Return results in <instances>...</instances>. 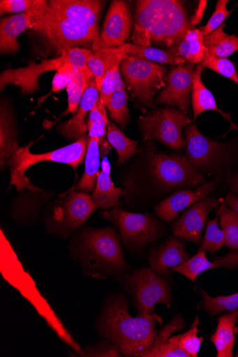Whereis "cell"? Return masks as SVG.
I'll return each instance as SVG.
<instances>
[{"label":"cell","instance_id":"6da1fadb","mask_svg":"<svg viewBox=\"0 0 238 357\" xmlns=\"http://www.w3.org/2000/svg\"><path fill=\"white\" fill-rule=\"evenodd\" d=\"M128 301L116 295L105 302L98 315L95 330L104 339L112 342L123 356L143 357L157 337L156 322L162 319L155 314L147 317H132Z\"/></svg>","mask_w":238,"mask_h":357},{"label":"cell","instance_id":"7a4b0ae2","mask_svg":"<svg viewBox=\"0 0 238 357\" xmlns=\"http://www.w3.org/2000/svg\"><path fill=\"white\" fill-rule=\"evenodd\" d=\"M135 3L131 38L134 45H161L170 48L192 29L185 7L178 0H140Z\"/></svg>","mask_w":238,"mask_h":357},{"label":"cell","instance_id":"3957f363","mask_svg":"<svg viewBox=\"0 0 238 357\" xmlns=\"http://www.w3.org/2000/svg\"><path fill=\"white\" fill-rule=\"evenodd\" d=\"M69 248L84 276L107 279L122 275L129 268L120 238L112 227L86 228L73 238Z\"/></svg>","mask_w":238,"mask_h":357},{"label":"cell","instance_id":"277c9868","mask_svg":"<svg viewBox=\"0 0 238 357\" xmlns=\"http://www.w3.org/2000/svg\"><path fill=\"white\" fill-rule=\"evenodd\" d=\"M88 141L89 136L85 135L70 145L39 154L30 152L29 149L32 142L24 147L17 146L8 159V167L10 171V186L15 185L17 191L41 190L29 182L25 176V172L31 166L43 161L65 164L70 165L75 170L85 158Z\"/></svg>","mask_w":238,"mask_h":357},{"label":"cell","instance_id":"5b68a950","mask_svg":"<svg viewBox=\"0 0 238 357\" xmlns=\"http://www.w3.org/2000/svg\"><path fill=\"white\" fill-rule=\"evenodd\" d=\"M33 30L45 38L61 54L78 46L91 45L93 52L103 49L101 36L84 23L67 19L47 10Z\"/></svg>","mask_w":238,"mask_h":357},{"label":"cell","instance_id":"8992f818","mask_svg":"<svg viewBox=\"0 0 238 357\" xmlns=\"http://www.w3.org/2000/svg\"><path fill=\"white\" fill-rule=\"evenodd\" d=\"M149 173L154 187L164 194L195 189L207 183L204 175L198 172L183 155L152 154Z\"/></svg>","mask_w":238,"mask_h":357},{"label":"cell","instance_id":"52a82bcc","mask_svg":"<svg viewBox=\"0 0 238 357\" xmlns=\"http://www.w3.org/2000/svg\"><path fill=\"white\" fill-rule=\"evenodd\" d=\"M97 210L91 196L84 192L72 191L52 204L44 220L47 234L66 238L79 230Z\"/></svg>","mask_w":238,"mask_h":357},{"label":"cell","instance_id":"ba28073f","mask_svg":"<svg viewBox=\"0 0 238 357\" xmlns=\"http://www.w3.org/2000/svg\"><path fill=\"white\" fill-rule=\"evenodd\" d=\"M185 137L187 158L193 167L202 175H213L221 179L230 164L232 146L203 136L195 123L186 126Z\"/></svg>","mask_w":238,"mask_h":357},{"label":"cell","instance_id":"9c48e42d","mask_svg":"<svg viewBox=\"0 0 238 357\" xmlns=\"http://www.w3.org/2000/svg\"><path fill=\"white\" fill-rule=\"evenodd\" d=\"M121 70L132 98L147 107L152 106L157 91L166 86V68L145 59L128 55Z\"/></svg>","mask_w":238,"mask_h":357},{"label":"cell","instance_id":"30bf717a","mask_svg":"<svg viewBox=\"0 0 238 357\" xmlns=\"http://www.w3.org/2000/svg\"><path fill=\"white\" fill-rule=\"evenodd\" d=\"M126 286L133 298L138 316L147 317L155 314L157 303L172 306V288L166 278L156 273L151 268H141L125 275Z\"/></svg>","mask_w":238,"mask_h":357},{"label":"cell","instance_id":"8fae6325","mask_svg":"<svg viewBox=\"0 0 238 357\" xmlns=\"http://www.w3.org/2000/svg\"><path fill=\"white\" fill-rule=\"evenodd\" d=\"M191 122V119L183 112L165 108L140 116V127L145 141H158L169 148L181 151L186 144L183 128Z\"/></svg>","mask_w":238,"mask_h":357},{"label":"cell","instance_id":"7c38bea8","mask_svg":"<svg viewBox=\"0 0 238 357\" xmlns=\"http://www.w3.org/2000/svg\"><path fill=\"white\" fill-rule=\"evenodd\" d=\"M102 216L117 227L123 243L131 248H141L154 243L163 233L161 222L149 214L130 213L115 207L102 213Z\"/></svg>","mask_w":238,"mask_h":357},{"label":"cell","instance_id":"4fadbf2b","mask_svg":"<svg viewBox=\"0 0 238 357\" xmlns=\"http://www.w3.org/2000/svg\"><path fill=\"white\" fill-rule=\"evenodd\" d=\"M29 65L19 69L5 70L0 75V90L3 91L8 85L19 86L23 93H32L40 89L39 79L45 73L50 71L58 72L66 65L73 66L70 51H66L59 57L44 59L41 63L29 61Z\"/></svg>","mask_w":238,"mask_h":357},{"label":"cell","instance_id":"5bb4252c","mask_svg":"<svg viewBox=\"0 0 238 357\" xmlns=\"http://www.w3.org/2000/svg\"><path fill=\"white\" fill-rule=\"evenodd\" d=\"M194 75V65L192 63L173 68L167 76V86L158 97L157 103L176 107L188 114Z\"/></svg>","mask_w":238,"mask_h":357},{"label":"cell","instance_id":"9a60e30c","mask_svg":"<svg viewBox=\"0 0 238 357\" xmlns=\"http://www.w3.org/2000/svg\"><path fill=\"white\" fill-rule=\"evenodd\" d=\"M221 200L207 197L195 203L176 221L172 226L174 236L200 245L204 227L209 215L220 206Z\"/></svg>","mask_w":238,"mask_h":357},{"label":"cell","instance_id":"2e32d148","mask_svg":"<svg viewBox=\"0 0 238 357\" xmlns=\"http://www.w3.org/2000/svg\"><path fill=\"white\" fill-rule=\"evenodd\" d=\"M133 26L128 4L121 0L111 3L101 34L104 48H119L126 43Z\"/></svg>","mask_w":238,"mask_h":357},{"label":"cell","instance_id":"e0dca14e","mask_svg":"<svg viewBox=\"0 0 238 357\" xmlns=\"http://www.w3.org/2000/svg\"><path fill=\"white\" fill-rule=\"evenodd\" d=\"M220 181V178H216L197 188L184 189L174 192L155 207L156 215L166 222L174 221L182 211L207 198Z\"/></svg>","mask_w":238,"mask_h":357},{"label":"cell","instance_id":"ac0fdd59","mask_svg":"<svg viewBox=\"0 0 238 357\" xmlns=\"http://www.w3.org/2000/svg\"><path fill=\"white\" fill-rule=\"evenodd\" d=\"M104 3L98 0H51L48 1L47 10L84 23L99 33L98 22Z\"/></svg>","mask_w":238,"mask_h":357},{"label":"cell","instance_id":"d6986e66","mask_svg":"<svg viewBox=\"0 0 238 357\" xmlns=\"http://www.w3.org/2000/svg\"><path fill=\"white\" fill-rule=\"evenodd\" d=\"M191 257L186 250L185 240L169 238L165 243L152 250L148 258L151 268L165 278H171V271L186 264Z\"/></svg>","mask_w":238,"mask_h":357},{"label":"cell","instance_id":"ffe728a7","mask_svg":"<svg viewBox=\"0 0 238 357\" xmlns=\"http://www.w3.org/2000/svg\"><path fill=\"white\" fill-rule=\"evenodd\" d=\"M99 91L94 77H93L86 89L79 108L73 117L59 126L60 133L70 140H79L86 135L88 129L85 118L99 101Z\"/></svg>","mask_w":238,"mask_h":357},{"label":"cell","instance_id":"44dd1931","mask_svg":"<svg viewBox=\"0 0 238 357\" xmlns=\"http://www.w3.org/2000/svg\"><path fill=\"white\" fill-rule=\"evenodd\" d=\"M38 17L31 13L15 14L0 20V52L15 54L20 49L18 37L27 29H32Z\"/></svg>","mask_w":238,"mask_h":357},{"label":"cell","instance_id":"7402d4cb","mask_svg":"<svg viewBox=\"0 0 238 357\" xmlns=\"http://www.w3.org/2000/svg\"><path fill=\"white\" fill-rule=\"evenodd\" d=\"M238 268V250L228 252L223 257H217L214 262L207 257V251L198 250L197 254L188 261L172 271L178 273L195 282L198 276L202 273L215 268Z\"/></svg>","mask_w":238,"mask_h":357},{"label":"cell","instance_id":"603a6c76","mask_svg":"<svg viewBox=\"0 0 238 357\" xmlns=\"http://www.w3.org/2000/svg\"><path fill=\"white\" fill-rule=\"evenodd\" d=\"M52 197L50 192L31 191L21 195L13 202L10 215L22 225L35 224L40 219L43 207Z\"/></svg>","mask_w":238,"mask_h":357},{"label":"cell","instance_id":"cb8c5ba5","mask_svg":"<svg viewBox=\"0 0 238 357\" xmlns=\"http://www.w3.org/2000/svg\"><path fill=\"white\" fill-rule=\"evenodd\" d=\"M126 196V192L117 187L111 178V166L107 157L101 162V172L98 173L96 187L92 193V200L97 209L117 207L119 199Z\"/></svg>","mask_w":238,"mask_h":357},{"label":"cell","instance_id":"d4e9b609","mask_svg":"<svg viewBox=\"0 0 238 357\" xmlns=\"http://www.w3.org/2000/svg\"><path fill=\"white\" fill-rule=\"evenodd\" d=\"M202 69L203 68L199 64L195 70L192 91V106L194 119H196L202 112L207 111H214L219 113L225 120L229 121L230 123L229 131L223 137H225L232 130H237L238 131V126L234 123L230 113H225L218 109L213 93L202 82L201 72Z\"/></svg>","mask_w":238,"mask_h":357},{"label":"cell","instance_id":"484cf974","mask_svg":"<svg viewBox=\"0 0 238 357\" xmlns=\"http://www.w3.org/2000/svg\"><path fill=\"white\" fill-rule=\"evenodd\" d=\"M17 146L15 117L10 106L4 101L0 111V165L2 170L8 167V159Z\"/></svg>","mask_w":238,"mask_h":357},{"label":"cell","instance_id":"4316f807","mask_svg":"<svg viewBox=\"0 0 238 357\" xmlns=\"http://www.w3.org/2000/svg\"><path fill=\"white\" fill-rule=\"evenodd\" d=\"M237 319L238 310L226 313L218 319L216 331L211 338L217 350V357L233 356Z\"/></svg>","mask_w":238,"mask_h":357},{"label":"cell","instance_id":"83f0119b","mask_svg":"<svg viewBox=\"0 0 238 357\" xmlns=\"http://www.w3.org/2000/svg\"><path fill=\"white\" fill-rule=\"evenodd\" d=\"M167 52L173 56L184 59L188 63H200L206 52L204 37L200 29L188 30L186 36L168 48Z\"/></svg>","mask_w":238,"mask_h":357},{"label":"cell","instance_id":"f1b7e54d","mask_svg":"<svg viewBox=\"0 0 238 357\" xmlns=\"http://www.w3.org/2000/svg\"><path fill=\"white\" fill-rule=\"evenodd\" d=\"M100 142L97 138H89L85 155V169L76 190L89 193L94 191L100 166Z\"/></svg>","mask_w":238,"mask_h":357},{"label":"cell","instance_id":"f546056e","mask_svg":"<svg viewBox=\"0 0 238 357\" xmlns=\"http://www.w3.org/2000/svg\"><path fill=\"white\" fill-rule=\"evenodd\" d=\"M223 24L211 34L204 37V45L206 47L205 54L219 58H227L238 51V38L225 33Z\"/></svg>","mask_w":238,"mask_h":357},{"label":"cell","instance_id":"4dcf8cb0","mask_svg":"<svg viewBox=\"0 0 238 357\" xmlns=\"http://www.w3.org/2000/svg\"><path fill=\"white\" fill-rule=\"evenodd\" d=\"M93 77L94 75L91 73H85L75 68L72 79L66 86L68 96L66 114H72L74 115L77 112L82 96Z\"/></svg>","mask_w":238,"mask_h":357},{"label":"cell","instance_id":"1f68e13d","mask_svg":"<svg viewBox=\"0 0 238 357\" xmlns=\"http://www.w3.org/2000/svg\"><path fill=\"white\" fill-rule=\"evenodd\" d=\"M127 55L138 56L152 62L161 63H169L174 65L185 64L186 60L181 57L175 56L160 49L151 47H143L134 44H126L124 45Z\"/></svg>","mask_w":238,"mask_h":357},{"label":"cell","instance_id":"d6a6232c","mask_svg":"<svg viewBox=\"0 0 238 357\" xmlns=\"http://www.w3.org/2000/svg\"><path fill=\"white\" fill-rule=\"evenodd\" d=\"M107 139L118 154L117 166L122 165L126 160L137 153V142L127 138L121 130L113 123L107 126Z\"/></svg>","mask_w":238,"mask_h":357},{"label":"cell","instance_id":"836d02e7","mask_svg":"<svg viewBox=\"0 0 238 357\" xmlns=\"http://www.w3.org/2000/svg\"><path fill=\"white\" fill-rule=\"evenodd\" d=\"M48 1L45 0H1L0 13L3 15L31 13L37 15L40 20L45 13Z\"/></svg>","mask_w":238,"mask_h":357},{"label":"cell","instance_id":"e575fe53","mask_svg":"<svg viewBox=\"0 0 238 357\" xmlns=\"http://www.w3.org/2000/svg\"><path fill=\"white\" fill-rule=\"evenodd\" d=\"M202 298L201 303L204 311L212 317L218 315L223 312H233L238 310V293L228 296L211 297L207 291L200 289Z\"/></svg>","mask_w":238,"mask_h":357},{"label":"cell","instance_id":"d590c367","mask_svg":"<svg viewBox=\"0 0 238 357\" xmlns=\"http://www.w3.org/2000/svg\"><path fill=\"white\" fill-rule=\"evenodd\" d=\"M221 229L225 234V245L233 250H238V216L225 204L218 210Z\"/></svg>","mask_w":238,"mask_h":357},{"label":"cell","instance_id":"8d00e7d4","mask_svg":"<svg viewBox=\"0 0 238 357\" xmlns=\"http://www.w3.org/2000/svg\"><path fill=\"white\" fill-rule=\"evenodd\" d=\"M219 215L209 220L207 224L205 236L202 238L199 250L209 251L211 254L218 252L225 245V234L222 229L219 228Z\"/></svg>","mask_w":238,"mask_h":357},{"label":"cell","instance_id":"74e56055","mask_svg":"<svg viewBox=\"0 0 238 357\" xmlns=\"http://www.w3.org/2000/svg\"><path fill=\"white\" fill-rule=\"evenodd\" d=\"M128 93L126 89L115 92L106 106L112 119L121 128H124L130 119L129 110L127 107Z\"/></svg>","mask_w":238,"mask_h":357},{"label":"cell","instance_id":"f35d334b","mask_svg":"<svg viewBox=\"0 0 238 357\" xmlns=\"http://www.w3.org/2000/svg\"><path fill=\"white\" fill-rule=\"evenodd\" d=\"M201 66L209 68L238 84V75L234 63L227 58H219L205 54Z\"/></svg>","mask_w":238,"mask_h":357},{"label":"cell","instance_id":"ab89813d","mask_svg":"<svg viewBox=\"0 0 238 357\" xmlns=\"http://www.w3.org/2000/svg\"><path fill=\"white\" fill-rule=\"evenodd\" d=\"M119 66H121V63L113 65L107 71L103 85H102L100 91V99L104 102L105 106L109 104L112 95L115 92L126 88L121 79Z\"/></svg>","mask_w":238,"mask_h":357},{"label":"cell","instance_id":"60d3db41","mask_svg":"<svg viewBox=\"0 0 238 357\" xmlns=\"http://www.w3.org/2000/svg\"><path fill=\"white\" fill-rule=\"evenodd\" d=\"M199 324V317L196 316L191 328L185 333L178 335L179 347L188 353L191 357L198 356L203 341L202 337L198 336L199 333L198 326Z\"/></svg>","mask_w":238,"mask_h":357},{"label":"cell","instance_id":"b9f144b4","mask_svg":"<svg viewBox=\"0 0 238 357\" xmlns=\"http://www.w3.org/2000/svg\"><path fill=\"white\" fill-rule=\"evenodd\" d=\"M143 357H191L179 346L178 335L171 337L168 340L156 347H151Z\"/></svg>","mask_w":238,"mask_h":357},{"label":"cell","instance_id":"7bdbcfd3","mask_svg":"<svg viewBox=\"0 0 238 357\" xmlns=\"http://www.w3.org/2000/svg\"><path fill=\"white\" fill-rule=\"evenodd\" d=\"M88 68L94 75L100 93L108 68V62L103 49L96 52H93L88 60Z\"/></svg>","mask_w":238,"mask_h":357},{"label":"cell","instance_id":"ee69618b","mask_svg":"<svg viewBox=\"0 0 238 357\" xmlns=\"http://www.w3.org/2000/svg\"><path fill=\"white\" fill-rule=\"evenodd\" d=\"M122 356L123 354L116 344L105 339L87 346L83 349V352L77 356L121 357Z\"/></svg>","mask_w":238,"mask_h":357},{"label":"cell","instance_id":"f6af8a7d","mask_svg":"<svg viewBox=\"0 0 238 357\" xmlns=\"http://www.w3.org/2000/svg\"><path fill=\"white\" fill-rule=\"evenodd\" d=\"M228 0H219L216 4V10L205 26L200 29L203 37L212 33L224 24L225 20L232 13V10H227Z\"/></svg>","mask_w":238,"mask_h":357},{"label":"cell","instance_id":"bcb514c9","mask_svg":"<svg viewBox=\"0 0 238 357\" xmlns=\"http://www.w3.org/2000/svg\"><path fill=\"white\" fill-rule=\"evenodd\" d=\"M184 327V319L181 315H174L172 321L158 333L152 347L165 343L174 333L182 331Z\"/></svg>","mask_w":238,"mask_h":357},{"label":"cell","instance_id":"7dc6e473","mask_svg":"<svg viewBox=\"0 0 238 357\" xmlns=\"http://www.w3.org/2000/svg\"><path fill=\"white\" fill-rule=\"evenodd\" d=\"M74 72L75 68L71 66V65H66V66L59 70L53 79L52 91L58 92L66 88L68 84H69L72 79Z\"/></svg>","mask_w":238,"mask_h":357},{"label":"cell","instance_id":"c3c4849f","mask_svg":"<svg viewBox=\"0 0 238 357\" xmlns=\"http://www.w3.org/2000/svg\"><path fill=\"white\" fill-rule=\"evenodd\" d=\"M105 107L104 102L100 99L96 107L89 113L87 123L107 128L110 121Z\"/></svg>","mask_w":238,"mask_h":357},{"label":"cell","instance_id":"681fc988","mask_svg":"<svg viewBox=\"0 0 238 357\" xmlns=\"http://www.w3.org/2000/svg\"><path fill=\"white\" fill-rule=\"evenodd\" d=\"M207 6V0H200V1H199L195 13L190 21L191 26H195L200 23L202 18L204 12L206 10Z\"/></svg>","mask_w":238,"mask_h":357},{"label":"cell","instance_id":"f907efd6","mask_svg":"<svg viewBox=\"0 0 238 357\" xmlns=\"http://www.w3.org/2000/svg\"><path fill=\"white\" fill-rule=\"evenodd\" d=\"M225 204L238 216V197L236 195L228 192Z\"/></svg>","mask_w":238,"mask_h":357},{"label":"cell","instance_id":"816d5d0a","mask_svg":"<svg viewBox=\"0 0 238 357\" xmlns=\"http://www.w3.org/2000/svg\"><path fill=\"white\" fill-rule=\"evenodd\" d=\"M227 183L230 188V192L238 195V173L229 174L227 177Z\"/></svg>","mask_w":238,"mask_h":357}]
</instances>
